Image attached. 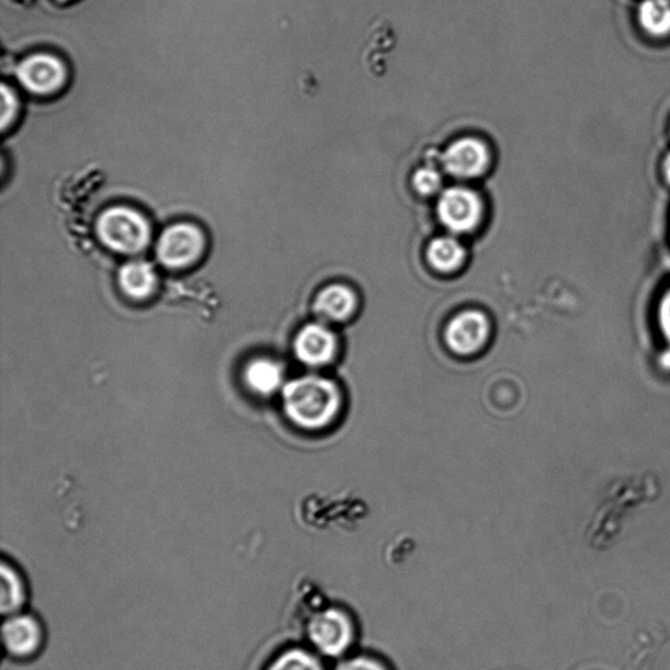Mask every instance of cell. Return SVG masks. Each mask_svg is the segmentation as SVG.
Here are the masks:
<instances>
[{"label": "cell", "instance_id": "6da1fadb", "mask_svg": "<svg viewBox=\"0 0 670 670\" xmlns=\"http://www.w3.org/2000/svg\"><path fill=\"white\" fill-rule=\"evenodd\" d=\"M284 408L302 428L318 429L329 423L340 408L334 384L320 377H304L284 388Z\"/></svg>", "mask_w": 670, "mask_h": 670}, {"label": "cell", "instance_id": "7a4b0ae2", "mask_svg": "<svg viewBox=\"0 0 670 670\" xmlns=\"http://www.w3.org/2000/svg\"><path fill=\"white\" fill-rule=\"evenodd\" d=\"M96 229L101 242L121 254H137L151 239V226L146 216L128 206L106 208L99 216Z\"/></svg>", "mask_w": 670, "mask_h": 670}, {"label": "cell", "instance_id": "3957f363", "mask_svg": "<svg viewBox=\"0 0 670 670\" xmlns=\"http://www.w3.org/2000/svg\"><path fill=\"white\" fill-rule=\"evenodd\" d=\"M206 249V236L191 223H179L161 234L157 253L162 265L184 269L194 265Z\"/></svg>", "mask_w": 670, "mask_h": 670}, {"label": "cell", "instance_id": "277c9868", "mask_svg": "<svg viewBox=\"0 0 670 670\" xmlns=\"http://www.w3.org/2000/svg\"><path fill=\"white\" fill-rule=\"evenodd\" d=\"M18 79L36 96H50L66 84L67 69L64 60L53 54L36 53L19 65Z\"/></svg>", "mask_w": 670, "mask_h": 670}, {"label": "cell", "instance_id": "5b68a950", "mask_svg": "<svg viewBox=\"0 0 670 670\" xmlns=\"http://www.w3.org/2000/svg\"><path fill=\"white\" fill-rule=\"evenodd\" d=\"M310 641L323 655L337 658L348 651L354 640V627L347 614L327 609L315 615L308 627Z\"/></svg>", "mask_w": 670, "mask_h": 670}, {"label": "cell", "instance_id": "8992f818", "mask_svg": "<svg viewBox=\"0 0 670 670\" xmlns=\"http://www.w3.org/2000/svg\"><path fill=\"white\" fill-rule=\"evenodd\" d=\"M439 219L453 232L476 229L482 220L484 205L477 193L466 188H452L442 194L438 206Z\"/></svg>", "mask_w": 670, "mask_h": 670}, {"label": "cell", "instance_id": "52a82bcc", "mask_svg": "<svg viewBox=\"0 0 670 670\" xmlns=\"http://www.w3.org/2000/svg\"><path fill=\"white\" fill-rule=\"evenodd\" d=\"M443 164L458 179H473L484 174L490 166V151L484 141L474 138L456 140L443 157Z\"/></svg>", "mask_w": 670, "mask_h": 670}, {"label": "cell", "instance_id": "ba28073f", "mask_svg": "<svg viewBox=\"0 0 670 670\" xmlns=\"http://www.w3.org/2000/svg\"><path fill=\"white\" fill-rule=\"evenodd\" d=\"M489 336V322L479 313H465L453 320L446 330V342L457 354H473Z\"/></svg>", "mask_w": 670, "mask_h": 670}, {"label": "cell", "instance_id": "9c48e42d", "mask_svg": "<svg viewBox=\"0 0 670 670\" xmlns=\"http://www.w3.org/2000/svg\"><path fill=\"white\" fill-rule=\"evenodd\" d=\"M3 640L7 651L16 658H30L43 645V631L30 615H13L3 625Z\"/></svg>", "mask_w": 670, "mask_h": 670}, {"label": "cell", "instance_id": "30bf717a", "mask_svg": "<svg viewBox=\"0 0 670 670\" xmlns=\"http://www.w3.org/2000/svg\"><path fill=\"white\" fill-rule=\"evenodd\" d=\"M634 20L643 38L656 44L670 41V0H640Z\"/></svg>", "mask_w": 670, "mask_h": 670}, {"label": "cell", "instance_id": "8fae6325", "mask_svg": "<svg viewBox=\"0 0 670 670\" xmlns=\"http://www.w3.org/2000/svg\"><path fill=\"white\" fill-rule=\"evenodd\" d=\"M295 350L304 363L323 364L334 355L336 338L320 325H308L296 337Z\"/></svg>", "mask_w": 670, "mask_h": 670}, {"label": "cell", "instance_id": "7c38bea8", "mask_svg": "<svg viewBox=\"0 0 670 670\" xmlns=\"http://www.w3.org/2000/svg\"><path fill=\"white\" fill-rule=\"evenodd\" d=\"M122 291L132 299H146L154 294L158 284V275L150 263L132 261L122 266L118 275Z\"/></svg>", "mask_w": 670, "mask_h": 670}, {"label": "cell", "instance_id": "4fadbf2b", "mask_svg": "<svg viewBox=\"0 0 670 670\" xmlns=\"http://www.w3.org/2000/svg\"><path fill=\"white\" fill-rule=\"evenodd\" d=\"M356 299L353 291L344 286H331L317 297L316 313L331 320L341 321L354 313Z\"/></svg>", "mask_w": 670, "mask_h": 670}, {"label": "cell", "instance_id": "5bb4252c", "mask_svg": "<svg viewBox=\"0 0 670 670\" xmlns=\"http://www.w3.org/2000/svg\"><path fill=\"white\" fill-rule=\"evenodd\" d=\"M246 382L255 394H273L282 383L281 367L269 359H257L248 364Z\"/></svg>", "mask_w": 670, "mask_h": 670}, {"label": "cell", "instance_id": "9a60e30c", "mask_svg": "<svg viewBox=\"0 0 670 670\" xmlns=\"http://www.w3.org/2000/svg\"><path fill=\"white\" fill-rule=\"evenodd\" d=\"M465 249L452 237H440L431 242L429 261L439 272L450 273L463 265Z\"/></svg>", "mask_w": 670, "mask_h": 670}, {"label": "cell", "instance_id": "2e32d148", "mask_svg": "<svg viewBox=\"0 0 670 670\" xmlns=\"http://www.w3.org/2000/svg\"><path fill=\"white\" fill-rule=\"evenodd\" d=\"M25 600V590L22 578L19 577L15 568L2 565V613L10 614L19 611Z\"/></svg>", "mask_w": 670, "mask_h": 670}, {"label": "cell", "instance_id": "e0dca14e", "mask_svg": "<svg viewBox=\"0 0 670 670\" xmlns=\"http://www.w3.org/2000/svg\"><path fill=\"white\" fill-rule=\"evenodd\" d=\"M268 670H323L321 662L314 655L303 649H288L277 656Z\"/></svg>", "mask_w": 670, "mask_h": 670}, {"label": "cell", "instance_id": "ac0fdd59", "mask_svg": "<svg viewBox=\"0 0 670 670\" xmlns=\"http://www.w3.org/2000/svg\"><path fill=\"white\" fill-rule=\"evenodd\" d=\"M655 321L661 341L670 349V282L662 287L656 302Z\"/></svg>", "mask_w": 670, "mask_h": 670}, {"label": "cell", "instance_id": "d6986e66", "mask_svg": "<svg viewBox=\"0 0 670 670\" xmlns=\"http://www.w3.org/2000/svg\"><path fill=\"white\" fill-rule=\"evenodd\" d=\"M19 99L16 93L13 92L12 88L9 86H2V116H0V121H2V130L5 132L7 128L13 125V122L16 121L19 114Z\"/></svg>", "mask_w": 670, "mask_h": 670}, {"label": "cell", "instance_id": "ffe728a7", "mask_svg": "<svg viewBox=\"0 0 670 670\" xmlns=\"http://www.w3.org/2000/svg\"><path fill=\"white\" fill-rule=\"evenodd\" d=\"M415 186L418 193L422 195H432L442 186V178H440L435 169H419L415 175Z\"/></svg>", "mask_w": 670, "mask_h": 670}, {"label": "cell", "instance_id": "44dd1931", "mask_svg": "<svg viewBox=\"0 0 670 670\" xmlns=\"http://www.w3.org/2000/svg\"><path fill=\"white\" fill-rule=\"evenodd\" d=\"M336 670H387L381 662L368 658H356L343 661Z\"/></svg>", "mask_w": 670, "mask_h": 670}, {"label": "cell", "instance_id": "7402d4cb", "mask_svg": "<svg viewBox=\"0 0 670 670\" xmlns=\"http://www.w3.org/2000/svg\"><path fill=\"white\" fill-rule=\"evenodd\" d=\"M658 173L662 186H666L668 191H670V146L661 154L658 162Z\"/></svg>", "mask_w": 670, "mask_h": 670}, {"label": "cell", "instance_id": "603a6c76", "mask_svg": "<svg viewBox=\"0 0 670 670\" xmlns=\"http://www.w3.org/2000/svg\"><path fill=\"white\" fill-rule=\"evenodd\" d=\"M667 235H668V239L670 241V206H669V212L667 215Z\"/></svg>", "mask_w": 670, "mask_h": 670}, {"label": "cell", "instance_id": "cb8c5ba5", "mask_svg": "<svg viewBox=\"0 0 670 670\" xmlns=\"http://www.w3.org/2000/svg\"><path fill=\"white\" fill-rule=\"evenodd\" d=\"M667 134H668V137H669V140H670V116L668 118V124H667Z\"/></svg>", "mask_w": 670, "mask_h": 670}, {"label": "cell", "instance_id": "d4e9b609", "mask_svg": "<svg viewBox=\"0 0 670 670\" xmlns=\"http://www.w3.org/2000/svg\"><path fill=\"white\" fill-rule=\"evenodd\" d=\"M60 2H67V0H60Z\"/></svg>", "mask_w": 670, "mask_h": 670}]
</instances>
